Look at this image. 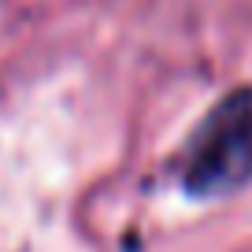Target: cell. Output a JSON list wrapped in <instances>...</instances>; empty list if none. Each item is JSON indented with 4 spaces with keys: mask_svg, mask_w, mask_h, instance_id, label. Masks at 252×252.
<instances>
[{
    "mask_svg": "<svg viewBox=\"0 0 252 252\" xmlns=\"http://www.w3.org/2000/svg\"><path fill=\"white\" fill-rule=\"evenodd\" d=\"M252 182V86H234L204 111L178 156V189L193 200L234 197Z\"/></svg>",
    "mask_w": 252,
    "mask_h": 252,
    "instance_id": "6da1fadb",
    "label": "cell"
}]
</instances>
